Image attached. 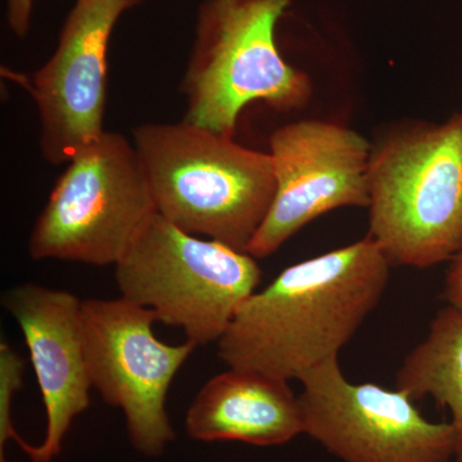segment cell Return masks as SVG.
I'll return each instance as SVG.
<instances>
[{
    "label": "cell",
    "instance_id": "6da1fadb",
    "mask_svg": "<svg viewBox=\"0 0 462 462\" xmlns=\"http://www.w3.org/2000/svg\"><path fill=\"white\" fill-rule=\"evenodd\" d=\"M391 266L369 236L291 264L240 306L218 357L227 367L300 380L354 338L379 305Z\"/></svg>",
    "mask_w": 462,
    "mask_h": 462
},
{
    "label": "cell",
    "instance_id": "7a4b0ae2",
    "mask_svg": "<svg viewBox=\"0 0 462 462\" xmlns=\"http://www.w3.org/2000/svg\"><path fill=\"white\" fill-rule=\"evenodd\" d=\"M133 136L158 214L248 254L275 199L272 154L185 120L144 124Z\"/></svg>",
    "mask_w": 462,
    "mask_h": 462
},
{
    "label": "cell",
    "instance_id": "3957f363",
    "mask_svg": "<svg viewBox=\"0 0 462 462\" xmlns=\"http://www.w3.org/2000/svg\"><path fill=\"white\" fill-rule=\"evenodd\" d=\"M367 180V236L391 264L425 269L461 254L462 112L388 135Z\"/></svg>",
    "mask_w": 462,
    "mask_h": 462
},
{
    "label": "cell",
    "instance_id": "277c9868",
    "mask_svg": "<svg viewBox=\"0 0 462 462\" xmlns=\"http://www.w3.org/2000/svg\"><path fill=\"white\" fill-rule=\"evenodd\" d=\"M291 0H203L181 91L185 121L233 136L242 109L267 103L279 111L306 105L311 81L285 62L276 25Z\"/></svg>",
    "mask_w": 462,
    "mask_h": 462
},
{
    "label": "cell",
    "instance_id": "5b68a950",
    "mask_svg": "<svg viewBox=\"0 0 462 462\" xmlns=\"http://www.w3.org/2000/svg\"><path fill=\"white\" fill-rule=\"evenodd\" d=\"M115 267L121 297L197 346L220 340L263 276L247 252L185 233L158 212Z\"/></svg>",
    "mask_w": 462,
    "mask_h": 462
},
{
    "label": "cell",
    "instance_id": "8992f818",
    "mask_svg": "<svg viewBox=\"0 0 462 462\" xmlns=\"http://www.w3.org/2000/svg\"><path fill=\"white\" fill-rule=\"evenodd\" d=\"M157 214L134 143L105 132L80 149L33 225V260L117 264Z\"/></svg>",
    "mask_w": 462,
    "mask_h": 462
},
{
    "label": "cell",
    "instance_id": "52a82bcc",
    "mask_svg": "<svg viewBox=\"0 0 462 462\" xmlns=\"http://www.w3.org/2000/svg\"><path fill=\"white\" fill-rule=\"evenodd\" d=\"M151 310L124 297L83 300L85 352L91 385L106 403L123 410L134 448L158 457L175 440L166 400L176 374L193 354L191 340L157 338Z\"/></svg>",
    "mask_w": 462,
    "mask_h": 462
},
{
    "label": "cell",
    "instance_id": "ba28073f",
    "mask_svg": "<svg viewBox=\"0 0 462 462\" xmlns=\"http://www.w3.org/2000/svg\"><path fill=\"white\" fill-rule=\"evenodd\" d=\"M305 434L342 462H449L451 422H431L401 389L346 378L338 357L300 376Z\"/></svg>",
    "mask_w": 462,
    "mask_h": 462
},
{
    "label": "cell",
    "instance_id": "9c48e42d",
    "mask_svg": "<svg viewBox=\"0 0 462 462\" xmlns=\"http://www.w3.org/2000/svg\"><path fill=\"white\" fill-rule=\"evenodd\" d=\"M372 145L338 124L302 120L273 133L275 199L248 254L266 258L297 231L342 207L367 208Z\"/></svg>",
    "mask_w": 462,
    "mask_h": 462
},
{
    "label": "cell",
    "instance_id": "30bf717a",
    "mask_svg": "<svg viewBox=\"0 0 462 462\" xmlns=\"http://www.w3.org/2000/svg\"><path fill=\"white\" fill-rule=\"evenodd\" d=\"M141 0H78L57 50L35 72L32 94L42 124V156L69 163L103 130L109 39L118 18Z\"/></svg>",
    "mask_w": 462,
    "mask_h": 462
},
{
    "label": "cell",
    "instance_id": "8fae6325",
    "mask_svg": "<svg viewBox=\"0 0 462 462\" xmlns=\"http://www.w3.org/2000/svg\"><path fill=\"white\" fill-rule=\"evenodd\" d=\"M2 303L23 331L47 413L44 439L23 452L32 462H51L62 452L72 422L90 406L83 300L26 282L5 291Z\"/></svg>",
    "mask_w": 462,
    "mask_h": 462
},
{
    "label": "cell",
    "instance_id": "7c38bea8",
    "mask_svg": "<svg viewBox=\"0 0 462 462\" xmlns=\"http://www.w3.org/2000/svg\"><path fill=\"white\" fill-rule=\"evenodd\" d=\"M188 436L200 442L282 446L305 434L300 397L288 380L229 367L203 385L185 419Z\"/></svg>",
    "mask_w": 462,
    "mask_h": 462
},
{
    "label": "cell",
    "instance_id": "4fadbf2b",
    "mask_svg": "<svg viewBox=\"0 0 462 462\" xmlns=\"http://www.w3.org/2000/svg\"><path fill=\"white\" fill-rule=\"evenodd\" d=\"M396 388L412 400L430 396L451 412L455 457L462 460V311L447 305L431 321L427 338L404 358Z\"/></svg>",
    "mask_w": 462,
    "mask_h": 462
},
{
    "label": "cell",
    "instance_id": "5bb4252c",
    "mask_svg": "<svg viewBox=\"0 0 462 462\" xmlns=\"http://www.w3.org/2000/svg\"><path fill=\"white\" fill-rule=\"evenodd\" d=\"M25 361L3 340L0 343V456L5 455V446L14 440L25 449L29 442L18 434L12 421V403L18 391L23 388Z\"/></svg>",
    "mask_w": 462,
    "mask_h": 462
},
{
    "label": "cell",
    "instance_id": "9a60e30c",
    "mask_svg": "<svg viewBox=\"0 0 462 462\" xmlns=\"http://www.w3.org/2000/svg\"><path fill=\"white\" fill-rule=\"evenodd\" d=\"M8 26L18 38H25L30 29L33 0H5Z\"/></svg>",
    "mask_w": 462,
    "mask_h": 462
},
{
    "label": "cell",
    "instance_id": "2e32d148",
    "mask_svg": "<svg viewBox=\"0 0 462 462\" xmlns=\"http://www.w3.org/2000/svg\"><path fill=\"white\" fill-rule=\"evenodd\" d=\"M443 297L447 305L462 311V252L452 260L447 272Z\"/></svg>",
    "mask_w": 462,
    "mask_h": 462
},
{
    "label": "cell",
    "instance_id": "e0dca14e",
    "mask_svg": "<svg viewBox=\"0 0 462 462\" xmlns=\"http://www.w3.org/2000/svg\"><path fill=\"white\" fill-rule=\"evenodd\" d=\"M0 462H17L9 460V458L5 457V455L0 456Z\"/></svg>",
    "mask_w": 462,
    "mask_h": 462
},
{
    "label": "cell",
    "instance_id": "ac0fdd59",
    "mask_svg": "<svg viewBox=\"0 0 462 462\" xmlns=\"http://www.w3.org/2000/svg\"><path fill=\"white\" fill-rule=\"evenodd\" d=\"M449 462H462V460H457V458H452Z\"/></svg>",
    "mask_w": 462,
    "mask_h": 462
}]
</instances>
